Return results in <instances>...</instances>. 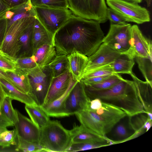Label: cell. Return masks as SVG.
Listing matches in <instances>:
<instances>
[{"mask_svg":"<svg viewBox=\"0 0 152 152\" xmlns=\"http://www.w3.org/2000/svg\"><path fill=\"white\" fill-rule=\"evenodd\" d=\"M3 16L7 20L5 33L15 22L26 18L37 17L34 7L30 0L20 6L9 9Z\"/></svg>","mask_w":152,"mask_h":152,"instance_id":"18","label":"cell"},{"mask_svg":"<svg viewBox=\"0 0 152 152\" xmlns=\"http://www.w3.org/2000/svg\"><path fill=\"white\" fill-rule=\"evenodd\" d=\"M104 37L99 22L72 15L54 33L52 44L57 55L77 51L88 57L94 54Z\"/></svg>","mask_w":152,"mask_h":152,"instance_id":"1","label":"cell"},{"mask_svg":"<svg viewBox=\"0 0 152 152\" xmlns=\"http://www.w3.org/2000/svg\"><path fill=\"white\" fill-rule=\"evenodd\" d=\"M0 82L2 86L5 96H8L12 100L14 99L26 105H37L29 95L21 92L11 84L4 79L0 78Z\"/></svg>","mask_w":152,"mask_h":152,"instance_id":"25","label":"cell"},{"mask_svg":"<svg viewBox=\"0 0 152 152\" xmlns=\"http://www.w3.org/2000/svg\"><path fill=\"white\" fill-rule=\"evenodd\" d=\"M48 65L51 69L53 77L61 75L69 69L67 56L57 55Z\"/></svg>","mask_w":152,"mask_h":152,"instance_id":"31","label":"cell"},{"mask_svg":"<svg viewBox=\"0 0 152 152\" xmlns=\"http://www.w3.org/2000/svg\"><path fill=\"white\" fill-rule=\"evenodd\" d=\"M77 119L86 129L94 134L105 137V126L101 117L89 107L75 114Z\"/></svg>","mask_w":152,"mask_h":152,"instance_id":"13","label":"cell"},{"mask_svg":"<svg viewBox=\"0 0 152 152\" xmlns=\"http://www.w3.org/2000/svg\"><path fill=\"white\" fill-rule=\"evenodd\" d=\"M52 38L53 35L36 17L34 24L32 35L33 54L40 46L45 44H52Z\"/></svg>","mask_w":152,"mask_h":152,"instance_id":"23","label":"cell"},{"mask_svg":"<svg viewBox=\"0 0 152 152\" xmlns=\"http://www.w3.org/2000/svg\"><path fill=\"white\" fill-rule=\"evenodd\" d=\"M16 61L17 69H30L38 65L32 55L17 58Z\"/></svg>","mask_w":152,"mask_h":152,"instance_id":"41","label":"cell"},{"mask_svg":"<svg viewBox=\"0 0 152 152\" xmlns=\"http://www.w3.org/2000/svg\"><path fill=\"white\" fill-rule=\"evenodd\" d=\"M69 71L73 79L81 80L88 62V57L77 51H73L67 56Z\"/></svg>","mask_w":152,"mask_h":152,"instance_id":"22","label":"cell"},{"mask_svg":"<svg viewBox=\"0 0 152 152\" xmlns=\"http://www.w3.org/2000/svg\"><path fill=\"white\" fill-rule=\"evenodd\" d=\"M20 69L28 77L30 86V96L37 105L41 107L44 104L53 77L51 69L48 65H37L30 69Z\"/></svg>","mask_w":152,"mask_h":152,"instance_id":"4","label":"cell"},{"mask_svg":"<svg viewBox=\"0 0 152 152\" xmlns=\"http://www.w3.org/2000/svg\"><path fill=\"white\" fill-rule=\"evenodd\" d=\"M25 108L31 120L39 129L50 121L49 116L39 106L26 105Z\"/></svg>","mask_w":152,"mask_h":152,"instance_id":"29","label":"cell"},{"mask_svg":"<svg viewBox=\"0 0 152 152\" xmlns=\"http://www.w3.org/2000/svg\"><path fill=\"white\" fill-rule=\"evenodd\" d=\"M84 86L90 100L99 98L103 102L121 110L129 116L146 113L139 99L133 81L123 79L112 87L102 90L93 89L84 85Z\"/></svg>","mask_w":152,"mask_h":152,"instance_id":"2","label":"cell"},{"mask_svg":"<svg viewBox=\"0 0 152 152\" xmlns=\"http://www.w3.org/2000/svg\"><path fill=\"white\" fill-rule=\"evenodd\" d=\"M18 120L14 124L17 136L26 141L39 144L40 129L17 110Z\"/></svg>","mask_w":152,"mask_h":152,"instance_id":"12","label":"cell"},{"mask_svg":"<svg viewBox=\"0 0 152 152\" xmlns=\"http://www.w3.org/2000/svg\"><path fill=\"white\" fill-rule=\"evenodd\" d=\"M77 81L73 79L68 89L64 94L52 102L41 107L49 117L66 116L64 111L65 102L67 96Z\"/></svg>","mask_w":152,"mask_h":152,"instance_id":"20","label":"cell"},{"mask_svg":"<svg viewBox=\"0 0 152 152\" xmlns=\"http://www.w3.org/2000/svg\"><path fill=\"white\" fill-rule=\"evenodd\" d=\"M134 59L146 81L152 85V53L147 57L135 56Z\"/></svg>","mask_w":152,"mask_h":152,"instance_id":"32","label":"cell"},{"mask_svg":"<svg viewBox=\"0 0 152 152\" xmlns=\"http://www.w3.org/2000/svg\"><path fill=\"white\" fill-rule=\"evenodd\" d=\"M107 17L111 24L122 25L127 23L123 18L110 7L107 8Z\"/></svg>","mask_w":152,"mask_h":152,"instance_id":"42","label":"cell"},{"mask_svg":"<svg viewBox=\"0 0 152 152\" xmlns=\"http://www.w3.org/2000/svg\"><path fill=\"white\" fill-rule=\"evenodd\" d=\"M32 56L38 65L43 66L48 65L57 55L52 44H45L39 47Z\"/></svg>","mask_w":152,"mask_h":152,"instance_id":"24","label":"cell"},{"mask_svg":"<svg viewBox=\"0 0 152 152\" xmlns=\"http://www.w3.org/2000/svg\"><path fill=\"white\" fill-rule=\"evenodd\" d=\"M0 78L5 80L15 88V86L14 83L11 78L8 76L7 73L0 69Z\"/></svg>","mask_w":152,"mask_h":152,"instance_id":"46","label":"cell"},{"mask_svg":"<svg viewBox=\"0 0 152 152\" xmlns=\"http://www.w3.org/2000/svg\"><path fill=\"white\" fill-rule=\"evenodd\" d=\"M102 106V102L99 98H95L90 101L89 108L92 110H97Z\"/></svg>","mask_w":152,"mask_h":152,"instance_id":"44","label":"cell"},{"mask_svg":"<svg viewBox=\"0 0 152 152\" xmlns=\"http://www.w3.org/2000/svg\"><path fill=\"white\" fill-rule=\"evenodd\" d=\"M9 9L2 0H0V17L4 15Z\"/></svg>","mask_w":152,"mask_h":152,"instance_id":"48","label":"cell"},{"mask_svg":"<svg viewBox=\"0 0 152 152\" xmlns=\"http://www.w3.org/2000/svg\"><path fill=\"white\" fill-rule=\"evenodd\" d=\"M17 137L18 143L15 151L24 152H45L43 148L39 144L26 141L18 136Z\"/></svg>","mask_w":152,"mask_h":152,"instance_id":"38","label":"cell"},{"mask_svg":"<svg viewBox=\"0 0 152 152\" xmlns=\"http://www.w3.org/2000/svg\"><path fill=\"white\" fill-rule=\"evenodd\" d=\"M34 7H42L51 8L69 9L67 0H30Z\"/></svg>","mask_w":152,"mask_h":152,"instance_id":"35","label":"cell"},{"mask_svg":"<svg viewBox=\"0 0 152 152\" xmlns=\"http://www.w3.org/2000/svg\"><path fill=\"white\" fill-rule=\"evenodd\" d=\"M6 72L14 83L15 88L22 93L30 96L31 89L29 80L24 72L20 69H17L15 72Z\"/></svg>","mask_w":152,"mask_h":152,"instance_id":"28","label":"cell"},{"mask_svg":"<svg viewBox=\"0 0 152 152\" xmlns=\"http://www.w3.org/2000/svg\"><path fill=\"white\" fill-rule=\"evenodd\" d=\"M69 132L72 144L110 141L105 137L91 132L81 124L78 126L74 124L73 128Z\"/></svg>","mask_w":152,"mask_h":152,"instance_id":"21","label":"cell"},{"mask_svg":"<svg viewBox=\"0 0 152 152\" xmlns=\"http://www.w3.org/2000/svg\"><path fill=\"white\" fill-rule=\"evenodd\" d=\"M109 7L119 14L126 22H132L138 24L150 21L148 11L138 3L124 0H106Z\"/></svg>","mask_w":152,"mask_h":152,"instance_id":"7","label":"cell"},{"mask_svg":"<svg viewBox=\"0 0 152 152\" xmlns=\"http://www.w3.org/2000/svg\"><path fill=\"white\" fill-rule=\"evenodd\" d=\"M112 145H113V144L110 141L72 143L67 152H75L86 150Z\"/></svg>","mask_w":152,"mask_h":152,"instance_id":"37","label":"cell"},{"mask_svg":"<svg viewBox=\"0 0 152 152\" xmlns=\"http://www.w3.org/2000/svg\"><path fill=\"white\" fill-rule=\"evenodd\" d=\"M17 58L0 50V69L5 72L15 71L17 69Z\"/></svg>","mask_w":152,"mask_h":152,"instance_id":"36","label":"cell"},{"mask_svg":"<svg viewBox=\"0 0 152 152\" xmlns=\"http://www.w3.org/2000/svg\"><path fill=\"white\" fill-rule=\"evenodd\" d=\"M146 2L148 7L150 6L151 3V0H144Z\"/></svg>","mask_w":152,"mask_h":152,"instance_id":"52","label":"cell"},{"mask_svg":"<svg viewBox=\"0 0 152 152\" xmlns=\"http://www.w3.org/2000/svg\"><path fill=\"white\" fill-rule=\"evenodd\" d=\"M123 79L119 74L115 73L100 83L89 85L83 84L85 86L93 89H105L112 87L121 81Z\"/></svg>","mask_w":152,"mask_h":152,"instance_id":"34","label":"cell"},{"mask_svg":"<svg viewBox=\"0 0 152 152\" xmlns=\"http://www.w3.org/2000/svg\"><path fill=\"white\" fill-rule=\"evenodd\" d=\"M0 126L7 127L13 126V124L10 121L0 114Z\"/></svg>","mask_w":152,"mask_h":152,"instance_id":"47","label":"cell"},{"mask_svg":"<svg viewBox=\"0 0 152 152\" xmlns=\"http://www.w3.org/2000/svg\"><path fill=\"white\" fill-rule=\"evenodd\" d=\"M7 130V127L0 126V134L3 132Z\"/></svg>","mask_w":152,"mask_h":152,"instance_id":"51","label":"cell"},{"mask_svg":"<svg viewBox=\"0 0 152 152\" xmlns=\"http://www.w3.org/2000/svg\"><path fill=\"white\" fill-rule=\"evenodd\" d=\"M132 50L135 56L147 57L152 53V41L146 38L138 26L134 25L131 27Z\"/></svg>","mask_w":152,"mask_h":152,"instance_id":"16","label":"cell"},{"mask_svg":"<svg viewBox=\"0 0 152 152\" xmlns=\"http://www.w3.org/2000/svg\"><path fill=\"white\" fill-rule=\"evenodd\" d=\"M6 27L7 20L3 15L0 17V38H3Z\"/></svg>","mask_w":152,"mask_h":152,"instance_id":"45","label":"cell"},{"mask_svg":"<svg viewBox=\"0 0 152 152\" xmlns=\"http://www.w3.org/2000/svg\"><path fill=\"white\" fill-rule=\"evenodd\" d=\"M36 17L23 18L15 22L5 33L0 44V50L17 58L21 49L19 39L21 34Z\"/></svg>","mask_w":152,"mask_h":152,"instance_id":"8","label":"cell"},{"mask_svg":"<svg viewBox=\"0 0 152 152\" xmlns=\"http://www.w3.org/2000/svg\"><path fill=\"white\" fill-rule=\"evenodd\" d=\"M131 76L135 84L139 99L146 113H152V85L138 78L133 72Z\"/></svg>","mask_w":152,"mask_h":152,"instance_id":"19","label":"cell"},{"mask_svg":"<svg viewBox=\"0 0 152 152\" xmlns=\"http://www.w3.org/2000/svg\"><path fill=\"white\" fill-rule=\"evenodd\" d=\"M73 79L69 69L61 75L53 77L44 105L52 102L64 94Z\"/></svg>","mask_w":152,"mask_h":152,"instance_id":"15","label":"cell"},{"mask_svg":"<svg viewBox=\"0 0 152 152\" xmlns=\"http://www.w3.org/2000/svg\"><path fill=\"white\" fill-rule=\"evenodd\" d=\"M135 133L130 124V116L126 115L106 134L105 137L114 144L132 140Z\"/></svg>","mask_w":152,"mask_h":152,"instance_id":"14","label":"cell"},{"mask_svg":"<svg viewBox=\"0 0 152 152\" xmlns=\"http://www.w3.org/2000/svg\"><path fill=\"white\" fill-rule=\"evenodd\" d=\"M120 54L102 42L96 51L88 57L87 64L83 75L96 68L111 64Z\"/></svg>","mask_w":152,"mask_h":152,"instance_id":"11","label":"cell"},{"mask_svg":"<svg viewBox=\"0 0 152 152\" xmlns=\"http://www.w3.org/2000/svg\"><path fill=\"white\" fill-rule=\"evenodd\" d=\"M34 7L37 18L53 36L72 15L68 9Z\"/></svg>","mask_w":152,"mask_h":152,"instance_id":"9","label":"cell"},{"mask_svg":"<svg viewBox=\"0 0 152 152\" xmlns=\"http://www.w3.org/2000/svg\"><path fill=\"white\" fill-rule=\"evenodd\" d=\"M69 9L75 15L100 23L108 20L105 0H67Z\"/></svg>","mask_w":152,"mask_h":152,"instance_id":"5","label":"cell"},{"mask_svg":"<svg viewBox=\"0 0 152 152\" xmlns=\"http://www.w3.org/2000/svg\"><path fill=\"white\" fill-rule=\"evenodd\" d=\"M131 27V25L127 23L122 25L110 24L102 42L120 53L129 54L134 58L132 50Z\"/></svg>","mask_w":152,"mask_h":152,"instance_id":"6","label":"cell"},{"mask_svg":"<svg viewBox=\"0 0 152 152\" xmlns=\"http://www.w3.org/2000/svg\"><path fill=\"white\" fill-rule=\"evenodd\" d=\"M134 57L127 53L121 54L111 64L113 72L116 74H127L130 75L133 72L134 64Z\"/></svg>","mask_w":152,"mask_h":152,"instance_id":"27","label":"cell"},{"mask_svg":"<svg viewBox=\"0 0 152 152\" xmlns=\"http://www.w3.org/2000/svg\"><path fill=\"white\" fill-rule=\"evenodd\" d=\"M5 96V94L2 86L0 82V107Z\"/></svg>","mask_w":152,"mask_h":152,"instance_id":"49","label":"cell"},{"mask_svg":"<svg viewBox=\"0 0 152 152\" xmlns=\"http://www.w3.org/2000/svg\"><path fill=\"white\" fill-rule=\"evenodd\" d=\"M102 102V107L94 111L103 120L105 126L107 134L126 114L124 111L117 107L107 103Z\"/></svg>","mask_w":152,"mask_h":152,"instance_id":"17","label":"cell"},{"mask_svg":"<svg viewBox=\"0 0 152 152\" xmlns=\"http://www.w3.org/2000/svg\"><path fill=\"white\" fill-rule=\"evenodd\" d=\"M40 129L39 144L45 152H67L72 144L69 130L60 121L50 120Z\"/></svg>","mask_w":152,"mask_h":152,"instance_id":"3","label":"cell"},{"mask_svg":"<svg viewBox=\"0 0 152 152\" xmlns=\"http://www.w3.org/2000/svg\"><path fill=\"white\" fill-rule=\"evenodd\" d=\"M130 121L135 132L132 139L148 131L152 125V120L149 119L146 113H140L130 116Z\"/></svg>","mask_w":152,"mask_h":152,"instance_id":"26","label":"cell"},{"mask_svg":"<svg viewBox=\"0 0 152 152\" xmlns=\"http://www.w3.org/2000/svg\"><path fill=\"white\" fill-rule=\"evenodd\" d=\"M17 133L16 129L7 130L0 134V146L3 148L16 144Z\"/></svg>","mask_w":152,"mask_h":152,"instance_id":"39","label":"cell"},{"mask_svg":"<svg viewBox=\"0 0 152 152\" xmlns=\"http://www.w3.org/2000/svg\"><path fill=\"white\" fill-rule=\"evenodd\" d=\"M10 9H11L23 4L29 0H2Z\"/></svg>","mask_w":152,"mask_h":152,"instance_id":"43","label":"cell"},{"mask_svg":"<svg viewBox=\"0 0 152 152\" xmlns=\"http://www.w3.org/2000/svg\"><path fill=\"white\" fill-rule=\"evenodd\" d=\"M34 20L21 34L19 39V42L23 50L24 57L31 56L33 55L32 39Z\"/></svg>","mask_w":152,"mask_h":152,"instance_id":"30","label":"cell"},{"mask_svg":"<svg viewBox=\"0 0 152 152\" xmlns=\"http://www.w3.org/2000/svg\"><path fill=\"white\" fill-rule=\"evenodd\" d=\"M128 2L139 3H140L142 0H124Z\"/></svg>","mask_w":152,"mask_h":152,"instance_id":"50","label":"cell"},{"mask_svg":"<svg viewBox=\"0 0 152 152\" xmlns=\"http://www.w3.org/2000/svg\"><path fill=\"white\" fill-rule=\"evenodd\" d=\"M90 100L87 96L83 83L77 81L66 99L64 111L66 116L81 112L88 108Z\"/></svg>","mask_w":152,"mask_h":152,"instance_id":"10","label":"cell"},{"mask_svg":"<svg viewBox=\"0 0 152 152\" xmlns=\"http://www.w3.org/2000/svg\"><path fill=\"white\" fill-rule=\"evenodd\" d=\"M115 74L111 64L98 68L83 74L81 79Z\"/></svg>","mask_w":152,"mask_h":152,"instance_id":"40","label":"cell"},{"mask_svg":"<svg viewBox=\"0 0 152 152\" xmlns=\"http://www.w3.org/2000/svg\"><path fill=\"white\" fill-rule=\"evenodd\" d=\"M12 99L5 96L0 107V114L11 122L13 125L18 120L17 110H15L12 104Z\"/></svg>","mask_w":152,"mask_h":152,"instance_id":"33","label":"cell"}]
</instances>
